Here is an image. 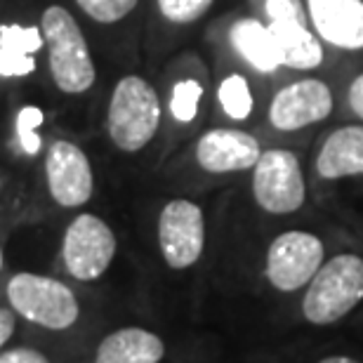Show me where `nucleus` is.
I'll return each mask as SVG.
<instances>
[{
	"instance_id": "nucleus-20",
	"label": "nucleus",
	"mask_w": 363,
	"mask_h": 363,
	"mask_svg": "<svg viewBox=\"0 0 363 363\" xmlns=\"http://www.w3.org/2000/svg\"><path fill=\"white\" fill-rule=\"evenodd\" d=\"M81 10L99 24H113L128 17L140 0H76Z\"/></svg>"
},
{
	"instance_id": "nucleus-16",
	"label": "nucleus",
	"mask_w": 363,
	"mask_h": 363,
	"mask_svg": "<svg viewBox=\"0 0 363 363\" xmlns=\"http://www.w3.org/2000/svg\"><path fill=\"white\" fill-rule=\"evenodd\" d=\"M163 354V340L154 333L121 328L101 340L94 363H158Z\"/></svg>"
},
{
	"instance_id": "nucleus-25",
	"label": "nucleus",
	"mask_w": 363,
	"mask_h": 363,
	"mask_svg": "<svg viewBox=\"0 0 363 363\" xmlns=\"http://www.w3.org/2000/svg\"><path fill=\"white\" fill-rule=\"evenodd\" d=\"M12 333H14V314L10 309L0 307V347L12 337Z\"/></svg>"
},
{
	"instance_id": "nucleus-21",
	"label": "nucleus",
	"mask_w": 363,
	"mask_h": 363,
	"mask_svg": "<svg viewBox=\"0 0 363 363\" xmlns=\"http://www.w3.org/2000/svg\"><path fill=\"white\" fill-rule=\"evenodd\" d=\"M210 7H213V0H158V10L172 24H191L201 19Z\"/></svg>"
},
{
	"instance_id": "nucleus-6",
	"label": "nucleus",
	"mask_w": 363,
	"mask_h": 363,
	"mask_svg": "<svg viewBox=\"0 0 363 363\" xmlns=\"http://www.w3.org/2000/svg\"><path fill=\"white\" fill-rule=\"evenodd\" d=\"M323 264V243L309 231H286L267 250L264 274L281 293H293L314 279Z\"/></svg>"
},
{
	"instance_id": "nucleus-14",
	"label": "nucleus",
	"mask_w": 363,
	"mask_h": 363,
	"mask_svg": "<svg viewBox=\"0 0 363 363\" xmlns=\"http://www.w3.org/2000/svg\"><path fill=\"white\" fill-rule=\"evenodd\" d=\"M231 48L236 50L238 57L255 69L257 74H274L276 69L283 67V52L276 40L269 24H262L259 19L243 17L238 19L229 31Z\"/></svg>"
},
{
	"instance_id": "nucleus-11",
	"label": "nucleus",
	"mask_w": 363,
	"mask_h": 363,
	"mask_svg": "<svg viewBox=\"0 0 363 363\" xmlns=\"http://www.w3.org/2000/svg\"><path fill=\"white\" fill-rule=\"evenodd\" d=\"M50 196L64 208L85 206L92 196L94 177L88 156L71 142H55L45 158Z\"/></svg>"
},
{
	"instance_id": "nucleus-24",
	"label": "nucleus",
	"mask_w": 363,
	"mask_h": 363,
	"mask_svg": "<svg viewBox=\"0 0 363 363\" xmlns=\"http://www.w3.org/2000/svg\"><path fill=\"white\" fill-rule=\"evenodd\" d=\"M347 101H350V108L354 111V116H359L363 121V74H359L352 81L350 90H347Z\"/></svg>"
},
{
	"instance_id": "nucleus-27",
	"label": "nucleus",
	"mask_w": 363,
	"mask_h": 363,
	"mask_svg": "<svg viewBox=\"0 0 363 363\" xmlns=\"http://www.w3.org/2000/svg\"><path fill=\"white\" fill-rule=\"evenodd\" d=\"M0 269H3V248H0Z\"/></svg>"
},
{
	"instance_id": "nucleus-19",
	"label": "nucleus",
	"mask_w": 363,
	"mask_h": 363,
	"mask_svg": "<svg viewBox=\"0 0 363 363\" xmlns=\"http://www.w3.org/2000/svg\"><path fill=\"white\" fill-rule=\"evenodd\" d=\"M203 97V88L199 81H179L175 88H172V97H170V111L175 116V121L179 123H189L196 118L199 113V101Z\"/></svg>"
},
{
	"instance_id": "nucleus-10",
	"label": "nucleus",
	"mask_w": 363,
	"mask_h": 363,
	"mask_svg": "<svg viewBox=\"0 0 363 363\" xmlns=\"http://www.w3.org/2000/svg\"><path fill=\"white\" fill-rule=\"evenodd\" d=\"M333 92L318 78H300L274 94L269 106V123L281 133H295L333 113Z\"/></svg>"
},
{
	"instance_id": "nucleus-18",
	"label": "nucleus",
	"mask_w": 363,
	"mask_h": 363,
	"mask_svg": "<svg viewBox=\"0 0 363 363\" xmlns=\"http://www.w3.org/2000/svg\"><path fill=\"white\" fill-rule=\"evenodd\" d=\"M217 97H220L224 113L234 121H245L252 113V108H255V99H252L248 81L238 74L224 78L220 83V90H217Z\"/></svg>"
},
{
	"instance_id": "nucleus-2",
	"label": "nucleus",
	"mask_w": 363,
	"mask_h": 363,
	"mask_svg": "<svg viewBox=\"0 0 363 363\" xmlns=\"http://www.w3.org/2000/svg\"><path fill=\"white\" fill-rule=\"evenodd\" d=\"M363 300V257L345 252L321 264L309 281L302 314L309 323L328 325L345 318Z\"/></svg>"
},
{
	"instance_id": "nucleus-1",
	"label": "nucleus",
	"mask_w": 363,
	"mask_h": 363,
	"mask_svg": "<svg viewBox=\"0 0 363 363\" xmlns=\"http://www.w3.org/2000/svg\"><path fill=\"white\" fill-rule=\"evenodd\" d=\"M43 38L50 50V74L55 85L67 94H81L92 88L94 64L85 35L67 7L52 5L43 12Z\"/></svg>"
},
{
	"instance_id": "nucleus-9",
	"label": "nucleus",
	"mask_w": 363,
	"mask_h": 363,
	"mask_svg": "<svg viewBox=\"0 0 363 363\" xmlns=\"http://www.w3.org/2000/svg\"><path fill=\"white\" fill-rule=\"evenodd\" d=\"M269 28L283 52V67L295 71H311L321 67V38L304 24L302 0H264Z\"/></svg>"
},
{
	"instance_id": "nucleus-23",
	"label": "nucleus",
	"mask_w": 363,
	"mask_h": 363,
	"mask_svg": "<svg viewBox=\"0 0 363 363\" xmlns=\"http://www.w3.org/2000/svg\"><path fill=\"white\" fill-rule=\"evenodd\" d=\"M0 363H50L45 354L35 350H12L0 354Z\"/></svg>"
},
{
	"instance_id": "nucleus-26",
	"label": "nucleus",
	"mask_w": 363,
	"mask_h": 363,
	"mask_svg": "<svg viewBox=\"0 0 363 363\" xmlns=\"http://www.w3.org/2000/svg\"><path fill=\"white\" fill-rule=\"evenodd\" d=\"M318 363H361V361L350 359V357H328V359H323V361H318Z\"/></svg>"
},
{
	"instance_id": "nucleus-22",
	"label": "nucleus",
	"mask_w": 363,
	"mask_h": 363,
	"mask_svg": "<svg viewBox=\"0 0 363 363\" xmlns=\"http://www.w3.org/2000/svg\"><path fill=\"white\" fill-rule=\"evenodd\" d=\"M43 123V111L38 106H24L19 111L17 118V133H19V142L24 147L26 154H38L40 149V137H38V125Z\"/></svg>"
},
{
	"instance_id": "nucleus-17",
	"label": "nucleus",
	"mask_w": 363,
	"mask_h": 363,
	"mask_svg": "<svg viewBox=\"0 0 363 363\" xmlns=\"http://www.w3.org/2000/svg\"><path fill=\"white\" fill-rule=\"evenodd\" d=\"M43 33L35 26H0V76H28L35 71L33 55L43 48Z\"/></svg>"
},
{
	"instance_id": "nucleus-12",
	"label": "nucleus",
	"mask_w": 363,
	"mask_h": 363,
	"mask_svg": "<svg viewBox=\"0 0 363 363\" xmlns=\"http://www.w3.org/2000/svg\"><path fill=\"white\" fill-rule=\"evenodd\" d=\"M262 156L259 142L245 130L215 128L206 133L196 144V161L206 172L227 175L255 168Z\"/></svg>"
},
{
	"instance_id": "nucleus-5",
	"label": "nucleus",
	"mask_w": 363,
	"mask_h": 363,
	"mask_svg": "<svg viewBox=\"0 0 363 363\" xmlns=\"http://www.w3.org/2000/svg\"><path fill=\"white\" fill-rule=\"evenodd\" d=\"M252 194L257 206L272 215H290L307 199L300 161L288 149L262 151L252 168Z\"/></svg>"
},
{
	"instance_id": "nucleus-4",
	"label": "nucleus",
	"mask_w": 363,
	"mask_h": 363,
	"mask_svg": "<svg viewBox=\"0 0 363 363\" xmlns=\"http://www.w3.org/2000/svg\"><path fill=\"white\" fill-rule=\"evenodd\" d=\"M7 300L21 316L50 330L76 323L78 300L64 283L38 274H17L7 283Z\"/></svg>"
},
{
	"instance_id": "nucleus-8",
	"label": "nucleus",
	"mask_w": 363,
	"mask_h": 363,
	"mask_svg": "<svg viewBox=\"0 0 363 363\" xmlns=\"http://www.w3.org/2000/svg\"><path fill=\"white\" fill-rule=\"evenodd\" d=\"M158 243L170 269H189L206 245V220L194 201L175 199L158 217Z\"/></svg>"
},
{
	"instance_id": "nucleus-13",
	"label": "nucleus",
	"mask_w": 363,
	"mask_h": 363,
	"mask_svg": "<svg viewBox=\"0 0 363 363\" xmlns=\"http://www.w3.org/2000/svg\"><path fill=\"white\" fill-rule=\"evenodd\" d=\"M316 35L347 52L363 50V0H307Z\"/></svg>"
},
{
	"instance_id": "nucleus-7",
	"label": "nucleus",
	"mask_w": 363,
	"mask_h": 363,
	"mask_svg": "<svg viewBox=\"0 0 363 363\" xmlns=\"http://www.w3.org/2000/svg\"><path fill=\"white\" fill-rule=\"evenodd\" d=\"M116 255V236L97 215L83 213L64 234L62 257L67 272L78 281H94L108 269Z\"/></svg>"
},
{
	"instance_id": "nucleus-15",
	"label": "nucleus",
	"mask_w": 363,
	"mask_h": 363,
	"mask_svg": "<svg viewBox=\"0 0 363 363\" xmlns=\"http://www.w3.org/2000/svg\"><path fill=\"white\" fill-rule=\"evenodd\" d=\"M316 172L323 179L363 175V125L333 130L316 156Z\"/></svg>"
},
{
	"instance_id": "nucleus-3",
	"label": "nucleus",
	"mask_w": 363,
	"mask_h": 363,
	"mask_svg": "<svg viewBox=\"0 0 363 363\" xmlns=\"http://www.w3.org/2000/svg\"><path fill=\"white\" fill-rule=\"evenodd\" d=\"M158 123H161V101L156 90L140 76L121 78L113 88L106 113L111 142L125 154H135L154 140Z\"/></svg>"
}]
</instances>
